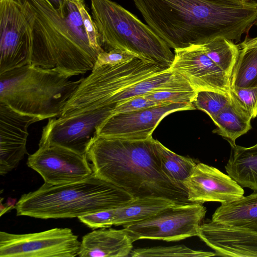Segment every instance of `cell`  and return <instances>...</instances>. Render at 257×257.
Segmentation results:
<instances>
[{"label": "cell", "instance_id": "6da1fadb", "mask_svg": "<svg viewBox=\"0 0 257 257\" xmlns=\"http://www.w3.org/2000/svg\"><path fill=\"white\" fill-rule=\"evenodd\" d=\"M147 24L173 49L218 37L239 42L257 19L253 0H133Z\"/></svg>", "mask_w": 257, "mask_h": 257}, {"label": "cell", "instance_id": "7a4b0ae2", "mask_svg": "<svg viewBox=\"0 0 257 257\" xmlns=\"http://www.w3.org/2000/svg\"><path fill=\"white\" fill-rule=\"evenodd\" d=\"M87 157L95 175L134 198L160 197L177 205L195 203L188 199L184 186L162 170L153 137L134 140L98 136L90 145Z\"/></svg>", "mask_w": 257, "mask_h": 257}, {"label": "cell", "instance_id": "3957f363", "mask_svg": "<svg viewBox=\"0 0 257 257\" xmlns=\"http://www.w3.org/2000/svg\"><path fill=\"white\" fill-rule=\"evenodd\" d=\"M27 1L34 13L30 64L72 76L91 71L100 53L86 35L79 8L82 0H67L60 11L48 0Z\"/></svg>", "mask_w": 257, "mask_h": 257}, {"label": "cell", "instance_id": "277c9868", "mask_svg": "<svg viewBox=\"0 0 257 257\" xmlns=\"http://www.w3.org/2000/svg\"><path fill=\"white\" fill-rule=\"evenodd\" d=\"M134 197L94 173L80 181L62 185L44 183L23 194L17 202L18 216L40 219L79 218L117 208Z\"/></svg>", "mask_w": 257, "mask_h": 257}, {"label": "cell", "instance_id": "5b68a950", "mask_svg": "<svg viewBox=\"0 0 257 257\" xmlns=\"http://www.w3.org/2000/svg\"><path fill=\"white\" fill-rule=\"evenodd\" d=\"M28 64L0 74V101L43 119L61 115L82 78Z\"/></svg>", "mask_w": 257, "mask_h": 257}, {"label": "cell", "instance_id": "8992f818", "mask_svg": "<svg viewBox=\"0 0 257 257\" xmlns=\"http://www.w3.org/2000/svg\"><path fill=\"white\" fill-rule=\"evenodd\" d=\"M92 18L104 51L117 49L170 67L174 53L148 25L112 0H90Z\"/></svg>", "mask_w": 257, "mask_h": 257}, {"label": "cell", "instance_id": "52a82bcc", "mask_svg": "<svg viewBox=\"0 0 257 257\" xmlns=\"http://www.w3.org/2000/svg\"><path fill=\"white\" fill-rule=\"evenodd\" d=\"M170 68L139 58L121 64L94 67L82 78L61 116L104 107L110 98L125 88Z\"/></svg>", "mask_w": 257, "mask_h": 257}, {"label": "cell", "instance_id": "ba28073f", "mask_svg": "<svg viewBox=\"0 0 257 257\" xmlns=\"http://www.w3.org/2000/svg\"><path fill=\"white\" fill-rule=\"evenodd\" d=\"M34 15L27 0H0V74L30 64Z\"/></svg>", "mask_w": 257, "mask_h": 257}, {"label": "cell", "instance_id": "9c48e42d", "mask_svg": "<svg viewBox=\"0 0 257 257\" xmlns=\"http://www.w3.org/2000/svg\"><path fill=\"white\" fill-rule=\"evenodd\" d=\"M206 213L202 203L175 205L123 229L133 242L141 239L177 241L198 236Z\"/></svg>", "mask_w": 257, "mask_h": 257}, {"label": "cell", "instance_id": "30bf717a", "mask_svg": "<svg viewBox=\"0 0 257 257\" xmlns=\"http://www.w3.org/2000/svg\"><path fill=\"white\" fill-rule=\"evenodd\" d=\"M112 114L111 109L103 107L49 118L39 146H59L87 156L99 127Z\"/></svg>", "mask_w": 257, "mask_h": 257}, {"label": "cell", "instance_id": "8fae6325", "mask_svg": "<svg viewBox=\"0 0 257 257\" xmlns=\"http://www.w3.org/2000/svg\"><path fill=\"white\" fill-rule=\"evenodd\" d=\"M81 242L68 228L26 234L0 232L1 257H74Z\"/></svg>", "mask_w": 257, "mask_h": 257}, {"label": "cell", "instance_id": "7c38bea8", "mask_svg": "<svg viewBox=\"0 0 257 257\" xmlns=\"http://www.w3.org/2000/svg\"><path fill=\"white\" fill-rule=\"evenodd\" d=\"M27 164L50 185L80 181L93 174L86 155L56 145L39 146Z\"/></svg>", "mask_w": 257, "mask_h": 257}, {"label": "cell", "instance_id": "4fadbf2b", "mask_svg": "<svg viewBox=\"0 0 257 257\" xmlns=\"http://www.w3.org/2000/svg\"><path fill=\"white\" fill-rule=\"evenodd\" d=\"M196 109L193 103H170L136 111L115 113L109 116L99 127V137L127 140H146L160 121L174 112Z\"/></svg>", "mask_w": 257, "mask_h": 257}, {"label": "cell", "instance_id": "5bb4252c", "mask_svg": "<svg viewBox=\"0 0 257 257\" xmlns=\"http://www.w3.org/2000/svg\"><path fill=\"white\" fill-rule=\"evenodd\" d=\"M174 50V59L170 68L186 78L194 90L230 95V78L206 55L200 44Z\"/></svg>", "mask_w": 257, "mask_h": 257}, {"label": "cell", "instance_id": "9a60e30c", "mask_svg": "<svg viewBox=\"0 0 257 257\" xmlns=\"http://www.w3.org/2000/svg\"><path fill=\"white\" fill-rule=\"evenodd\" d=\"M41 117L25 114L0 101V174L15 169L27 154L28 128Z\"/></svg>", "mask_w": 257, "mask_h": 257}, {"label": "cell", "instance_id": "2e32d148", "mask_svg": "<svg viewBox=\"0 0 257 257\" xmlns=\"http://www.w3.org/2000/svg\"><path fill=\"white\" fill-rule=\"evenodd\" d=\"M188 199L195 203L235 201L244 193L243 187L229 175L202 163L196 164L192 173L182 182Z\"/></svg>", "mask_w": 257, "mask_h": 257}, {"label": "cell", "instance_id": "e0dca14e", "mask_svg": "<svg viewBox=\"0 0 257 257\" xmlns=\"http://www.w3.org/2000/svg\"><path fill=\"white\" fill-rule=\"evenodd\" d=\"M198 236L216 255L257 257V231L211 220L200 225Z\"/></svg>", "mask_w": 257, "mask_h": 257}, {"label": "cell", "instance_id": "ac0fdd59", "mask_svg": "<svg viewBox=\"0 0 257 257\" xmlns=\"http://www.w3.org/2000/svg\"><path fill=\"white\" fill-rule=\"evenodd\" d=\"M94 230L85 234L81 241L80 257H124L130 255L133 243L124 229Z\"/></svg>", "mask_w": 257, "mask_h": 257}, {"label": "cell", "instance_id": "d6986e66", "mask_svg": "<svg viewBox=\"0 0 257 257\" xmlns=\"http://www.w3.org/2000/svg\"><path fill=\"white\" fill-rule=\"evenodd\" d=\"M162 90H194L186 78L170 68L125 88L110 98L104 107L113 111L117 105L129 99Z\"/></svg>", "mask_w": 257, "mask_h": 257}, {"label": "cell", "instance_id": "ffe728a7", "mask_svg": "<svg viewBox=\"0 0 257 257\" xmlns=\"http://www.w3.org/2000/svg\"><path fill=\"white\" fill-rule=\"evenodd\" d=\"M211 220L257 231V190L235 201L221 204Z\"/></svg>", "mask_w": 257, "mask_h": 257}, {"label": "cell", "instance_id": "44dd1931", "mask_svg": "<svg viewBox=\"0 0 257 257\" xmlns=\"http://www.w3.org/2000/svg\"><path fill=\"white\" fill-rule=\"evenodd\" d=\"M176 204L167 199L145 197L133 198L114 208L113 225L125 226L147 219Z\"/></svg>", "mask_w": 257, "mask_h": 257}, {"label": "cell", "instance_id": "7402d4cb", "mask_svg": "<svg viewBox=\"0 0 257 257\" xmlns=\"http://www.w3.org/2000/svg\"><path fill=\"white\" fill-rule=\"evenodd\" d=\"M225 169L242 187L257 190V145L250 147L236 145L231 147Z\"/></svg>", "mask_w": 257, "mask_h": 257}, {"label": "cell", "instance_id": "603a6c76", "mask_svg": "<svg viewBox=\"0 0 257 257\" xmlns=\"http://www.w3.org/2000/svg\"><path fill=\"white\" fill-rule=\"evenodd\" d=\"M238 53L231 75V87L257 86V37L246 36L237 44Z\"/></svg>", "mask_w": 257, "mask_h": 257}, {"label": "cell", "instance_id": "cb8c5ba5", "mask_svg": "<svg viewBox=\"0 0 257 257\" xmlns=\"http://www.w3.org/2000/svg\"><path fill=\"white\" fill-rule=\"evenodd\" d=\"M212 121L216 127L213 133L220 136L230 144L231 147L236 144L235 141L251 128V118L242 111L231 100Z\"/></svg>", "mask_w": 257, "mask_h": 257}, {"label": "cell", "instance_id": "d4e9b609", "mask_svg": "<svg viewBox=\"0 0 257 257\" xmlns=\"http://www.w3.org/2000/svg\"><path fill=\"white\" fill-rule=\"evenodd\" d=\"M196 43L201 45L206 55L230 78L238 56L237 44L221 37Z\"/></svg>", "mask_w": 257, "mask_h": 257}, {"label": "cell", "instance_id": "484cf974", "mask_svg": "<svg viewBox=\"0 0 257 257\" xmlns=\"http://www.w3.org/2000/svg\"><path fill=\"white\" fill-rule=\"evenodd\" d=\"M156 146L162 170L171 180L183 185L182 182L192 173L196 162L174 153L157 140Z\"/></svg>", "mask_w": 257, "mask_h": 257}, {"label": "cell", "instance_id": "4316f807", "mask_svg": "<svg viewBox=\"0 0 257 257\" xmlns=\"http://www.w3.org/2000/svg\"><path fill=\"white\" fill-rule=\"evenodd\" d=\"M214 255H216L215 252L194 250L184 245L138 248L133 249L130 253V256L133 257H208Z\"/></svg>", "mask_w": 257, "mask_h": 257}, {"label": "cell", "instance_id": "83f0119b", "mask_svg": "<svg viewBox=\"0 0 257 257\" xmlns=\"http://www.w3.org/2000/svg\"><path fill=\"white\" fill-rule=\"evenodd\" d=\"M230 102L229 95L202 90L196 91L193 104L196 109L205 112L212 119Z\"/></svg>", "mask_w": 257, "mask_h": 257}, {"label": "cell", "instance_id": "f1b7e54d", "mask_svg": "<svg viewBox=\"0 0 257 257\" xmlns=\"http://www.w3.org/2000/svg\"><path fill=\"white\" fill-rule=\"evenodd\" d=\"M231 101L251 119L257 116V86L231 87Z\"/></svg>", "mask_w": 257, "mask_h": 257}, {"label": "cell", "instance_id": "f546056e", "mask_svg": "<svg viewBox=\"0 0 257 257\" xmlns=\"http://www.w3.org/2000/svg\"><path fill=\"white\" fill-rule=\"evenodd\" d=\"M196 94V91L195 90H162L145 95L160 105L170 103H193Z\"/></svg>", "mask_w": 257, "mask_h": 257}, {"label": "cell", "instance_id": "4dcf8cb0", "mask_svg": "<svg viewBox=\"0 0 257 257\" xmlns=\"http://www.w3.org/2000/svg\"><path fill=\"white\" fill-rule=\"evenodd\" d=\"M136 58H138L137 55L127 50L114 49L104 51L98 55L94 67L121 64Z\"/></svg>", "mask_w": 257, "mask_h": 257}, {"label": "cell", "instance_id": "1f68e13d", "mask_svg": "<svg viewBox=\"0 0 257 257\" xmlns=\"http://www.w3.org/2000/svg\"><path fill=\"white\" fill-rule=\"evenodd\" d=\"M79 8L89 43L94 49L101 53L104 51V50L100 44L95 24L92 17L88 12L84 0H82L80 3Z\"/></svg>", "mask_w": 257, "mask_h": 257}, {"label": "cell", "instance_id": "d6a6232c", "mask_svg": "<svg viewBox=\"0 0 257 257\" xmlns=\"http://www.w3.org/2000/svg\"><path fill=\"white\" fill-rule=\"evenodd\" d=\"M158 105L145 95H140L117 105L112 111V114L136 111Z\"/></svg>", "mask_w": 257, "mask_h": 257}, {"label": "cell", "instance_id": "836d02e7", "mask_svg": "<svg viewBox=\"0 0 257 257\" xmlns=\"http://www.w3.org/2000/svg\"><path fill=\"white\" fill-rule=\"evenodd\" d=\"M67 0H48L52 6L57 11L61 10Z\"/></svg>", "mask_w": 257, "mask_h": 257}, {"label": "cell", "instance_id": "e575fe53", "mask_svg": "<svg viewBox=\"0 0 257 257\" xmlns=\"http://www.w3.org/2000/svg\"><path fill=\"white\" fill-rule=\"evenodd\" d=\"M255 25L257 26V19H256V22L255 23Z\"/></svg>", "mask_w": 257, "mask_h": 257}, {"label": "cell", "instance_id": "d590c367", "mask_svg": "<svg viewBox=\"0 0 257 257\" xmlns=\"http://www.w3.org/2000/svg\"><path fill=\"white\" fill-rule=\"evenodd\" d=\"M256 118H257V116H256Z\"/></svg>", "mask_w": 257, "mask_h": 257}, {"label": "cell", "instance_id": "8d00e7d4", "mask_svg": "<svg viewBox=\"0 0 257 257\" xmlns=\"http://www.w3.org/2000/svg\"><path fill=\"white\" fill-rule=\"evenodd\" d=\"M256 145H257V144H256Z\"/></svg>", "mask_w": 257, "mask_h": 257}]
</instances>
